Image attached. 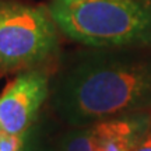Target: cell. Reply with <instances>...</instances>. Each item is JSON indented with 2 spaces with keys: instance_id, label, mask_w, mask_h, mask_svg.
I'll return each instance as SVG.
<instances>
[{
  "instance_id": "6da1fadb",
  "label": "cell",
  "mask_w": 151,
  "mask_h": 151,
  "mask_svg": "<svg viewBox=\"0 0 151 151\" xmlns=\"http://www.w3.org/2000/svg\"><path fill=\"white\" fill-rule=\"evenodd\" d=\"M52 106L73 127L151 109V55L98 49L76 58L56 78Z\"/></svg>"
},
{
  "instance_id": "7a4b0ae2",
  "label": "cell",
  "mask_w": 151,
  "mask_h": 151,
  "mask_svg": "<svg viewBox=\"0 0 151 151\" xmlns=\"http://www.w3.org/2000/svg\"><path fill=\"white\" fill-rule=\"evenodd\" d=\"M67 38L94 49L151 48V6L134 0H50Z\"/></svg>"
},
{
  "instance_id": "3957f363",
  "label": "cell",
  "mask_w": 151,
  "mask_h": 151,
  "mask_svg": "<svg viewBox=\"0 0 151 151\" xmlns=\"http://www.w3.org/2000/svg\"><path fill=\"white\" fill-rule=\"evenodd\" d=\"M58 29L48 7L0 0V77L50 59L59 45Z\"/></svg>"
},
{
  "instance_id": "277c9868",
  "label": "cell",
  "mask_w": 151,
  "mask_h": 151,
  "mask_svg": "<svg viewBox=\"0 0 151 151\" xmlns=\"http://www.w3.org/2000/svg\"><path fill=\"white\" fill-rule=\"evenodd\" d=\"M150 112L130 113L73 127L62 136L58 151H133L148 124Z\"/></svg>"
},
{
  "instance_id": "5b68a950",
  "label": "cell",
  "mask_w": 151,
  "mask_h": 151,
  "mask_svg": "<svg viewBox=\"0 0 151 151\" xmlns=\"http://www.w3.org/2000/svg\"><path fill=\"white\" fill-rule=\"evenodd\" d=\"M49 97V76L41 69L24 70L9 83L0 95V129L20 134L37 123Z\"/></svg>"
},
{
  "instance_id": "8992f818",
  "label": "cell",
  "mask_w": 151,
  "mask_h": 151,
  "mask_svg": "<svg viewBox=\"0 0 151 151\" xmlns=\"http://www.w3.org/2000/svg\"><path fill=\"white\" fill-rule=\"evenodd\" d=\"M38 124L20 134H10V133H0V151H24L29 146L31 140L35 136Z\"/></svg>"
},
{
  "instance_id": "52a82bcc",
  "label": "cell",
  "mask_w": 151,
  "mask_h": 151,
  "mask_svg": "<svg viewBox=\"0 0 151 151\" xmlns=\"http://www.w3.org/2000/svg\"><path fill=\"white\" fill-rule=\"evenodd\" d=\"M24 151H58V150H55L53 147L45 140V137L42 136L41 130L38 127L37 132H35L34 139L31 140V143H29V146H28Z\"/></svg>"
},
{
  "instance_id": "ba28073f",
  "label": "cell",
  "mask_w": 151,
  "mask_h": 151,
  "mask_svg": "<svg viewBox=\"0 0 151 151\" xmlns=\"http://www.w3.org/2000/svg\"><path fill=\"white\" fill-rule=\"evenodd\" d=\"M133 151H151V112H150V120L147 124L144 133L141 136L139 144L136 146V148Z\"/></svg>"
},
{
  "instance_id": "9c48e42d",
  "label": "cell",
  "mask_w": 151,
  "mask_h": 151,
  "mask_svg": "<svg viewBox=\"0 0 151 151\" xmlns=\"http://www.w3.org/2000/svg\"><path fill=\"white\" fill-rule=\"evenodd\" d=\"M134 1H139V3H143V4L151 6V0H134Z\"/></svg>"
},
{
  "instance_id": "30bf717a",
  "label": "cell",
  "mask_w": 151,
  "mask_h": 151,
  "mask_svg": "<svg viewBox=\"0 0 151 151\" xmlns=\"http://www.w3.org/2000/svg\"><path fill=\"white\" fill-rule=\"evenodd\" d=\"M0 133H1V129H0Z\"/></svg>"
}]
</instances>
